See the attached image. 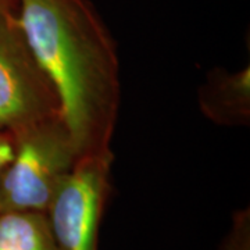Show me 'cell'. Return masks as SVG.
<instances>
[{
	"label": "cell",
	"instance_id": "cell-1",
	"mask_svg": "<svg viewBox=\"0 0 250 250\" xmlns=\"http://www.w3.org/2000/svg\"><path fill=\"white\" fill-rule=\"evenodd\" d=\"M16 17L78 157L111 149L121 103L113 38L89 0H17Z\"/></svg>",
	"mask_w": 250,
	"mask_h": 250
},
{
	"label": "cell",
	"instance_id": "cell-2",
	"mask_svg": "<svg viewBox=\"0 0 250 250\" xmlns=\"http://www.w3.org/2000/svg\"><path fill=\"white\" fill-rule=\"evenodd\" d=\"M13 138V154L0 172V213L45 214L62 178L78 154L62 116Z\"/></svg>",
	"mask_w": 250,
	"mask_h": 250
},
{
	"label": "cell",
	"instance_id": "cell-3",
	"mask_svg": "<svg viewBox=\"0 0 250 250\" xmlns=\"http://www.w3.org/2000/svg\"><path fill=\"white\" fill-rule=\"evenodd\" d=\"M113 160L111 149L80 156L59 182L45 213L57 250H99Z\"/></svg>",
	"mask_w": 250,
	"mask_h": 250
},
{
	"label": "cell",
	"instance_id": "cell-4",
	"mask_svg": "<svg viewBox=\"0 0 250 250\" xmlns=\"http://www.w3.org/2000/svg\"><path fill=\"white\" fill-rule=\"evenodd\" d=\"M57 116L59 99L28 47L16 13L0 14V132L14 136Z\"/></svg>",
	"mask_w": 250,
	"mask_h": 250
},
{
	"label": "cell",
	"instance_id": "cell-5",
	"mask_svg": "<svg viewBox=\"0 0 250 250\" xmlns=\"http://www.w3.org/2000/svg\"><path fill=\"white\" fill-rule=\"evenodd\" d=\"M199 108L211 123L221 126L250 124V67L236 71L214 68L207 74L197 93Z\"/></svg>",
	"mask_w": 250,
	"mask_h": 250
},
{
	"label": "cell",
	"instance_id": "cell-6",
	"mask_svg": "<svg viewBox=\"0 0 250 250\" xmlns=\"http://www.w3.org/2000/svg\"><path fill=\"white\" fill-rule=\"evenodd\" d=\"M0 250H57L46 215L0 213Z\"/></svg>",
	"mask_w": 250,
	"mask_h": 250
},
{
	"label": "cell",
	"instance_id": "cell-7",
	"mask_svg": "<svg viewBox=\"0 0 250 250\" xmlns=\"http://www.w3.org/2000/svg\"><path fill=\"white\" fill-rule=\"evenodd\" d=\"M217 250H250V210L235 211L232 223Z\"/></svg>",
	"mask_w": 250,
	"mask_h": 250
},
{
	"label": "cell",
	"instance_id": "cell-8",
	"mask_svg": "<svg viewBox=\"0 0 250 250\" xmlns=\"http://www.w3.org/2000/svg\"><path fill=\"white\" fill-rule=\"evenodd\" d=\"M13 154V138L9 134L0 132V172L6 167Z\"/></svg>",
	"mask_w": 250,
	"mask_h": 250
},
{
	"label": "cell",
	"instance_id": "cell-9",
	"mask_svg": "<svg viewBox=\"0 0 250 250\" xmlns=\"http://www.w3.org/2000/svg\"><path fill=\"white\" fill-rule=\"evenodd\" d=\"M17 0H0V14L4 13H16Z\"/></svg>",
	"mask_w": 250,
	"mask_h": 250
}]
</instances>
